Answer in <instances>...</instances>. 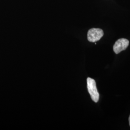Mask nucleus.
I'll list each match as a JSON object with an SVG mask.
<instances>
[{
	"instance_id": "obj_1",
	"label": "nucleus",
	"mask_w": 130,
	"mask_h": 130,
	"mask_svg": "<svg viewBox=\"0 0 130 130\" xmlns=\"http://www.w3.org/2000/svg\"><path fill=\"white\" fill-rule=\"evenodd\" d=\"M87 89L92 99L94 102L97 103L99 100V94L96 87V84L94 79L88 78L87 79Z\"/></svg>"
},
{
	"instance_id": "obj_2",
	"label": "nucleus",
	"mask_w": 130,
	"mask_h": 130,
	"mask_svg": "<svg viewBox=\"0 0 130 130\" xmlns=\"http://www.w3.org/2000/svg\"><path fill=\"white\" fill-rule=\"evenodd\" d=\"M104 35V32L100 28H93L90 29L87 33V39L90 42H98Z\"/></svg>"
},
{
	"instance_id": "obj_3",
	"label": "nucleus",
	"mask_w": 130,
	"mask_h": 130,
	"mask_svg": "<svg viewBox=\"0 0 130 130\" xmlns=\"http://www.w3.org/2000/svg\"><path fill=\"white\" fill-rule=\"evenodd\" d=\"M129 45V41L128 40L124 38L120 39L115 42L113 46V50L115 54H118L126 49Z\"/></svg>"
},
{
	"instance_id": "obj_4",
	"label": "nucleus",
	"mask_w": 130,
	"mask_h": 130,
	"mask_svg": "<svg viewBox=\"0 0 130 130\" xmlns=\"http://www.w3.org/2000/svg\"><path fill=\"white\" fill-rule=\"evenodd\" d=\"M129 125L130 126V115L129 118Z\"/></svg>"
}]
</instances>
